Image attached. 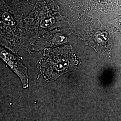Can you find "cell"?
Instances as JSON below:
<instances>
[{"mask_svg":"<svg viewBox=\"0 0 121 121\" xmlns=\"http://www.w3.org/2000/svg\"><path fill=\"white\" fill-rule=\"evenodd\" d=\"M78 58L69 47L48 49L39 62V69L43 78L53 81L60 75L75 69L78 65Z\"/></svg>","mask_w":121,"mask_h":121,"instance_id":"obj_1","label":"cell"},{"mask_svg":"<svg viewBox=\"0 0 121 121\" xmlns=\"http://www.w3.org/2000/svg\"><path fill=\"white\" fill-rule=\"evenodd\" d=\"M1 57L12 68V69L17 73V75L20 77L24 86H26L28 78L26 68L22 65L20 62H18V61L17 60L16 57H15L7 52H1Z\"/></svg>","mask_w":121,"mask_h":121,"instance_id":"obj_2","label":"cell"}]
</instances>
